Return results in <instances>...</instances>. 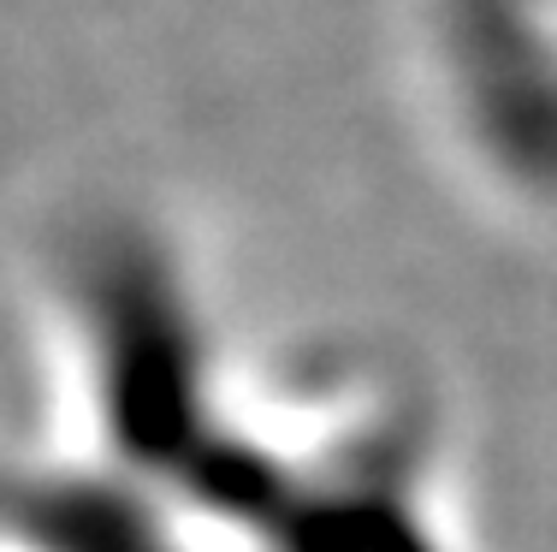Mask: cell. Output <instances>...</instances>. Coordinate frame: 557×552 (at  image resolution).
Instances as JSON below:
<instances>
[{
	"label": "cell",
	"instance_id": "obj_1",
	"mask_svg": "<svg viewBox=\"0 0 557 552\" xmlns=\"http://www.w3.org/2000/svg\"><path fill=\"white\" fill-rule=\"evenodd\" d=\"M510 7H522V12H534V19L557 24V0H510Z\"/></svg>",
	"mask_w": 557,
	"mask_h": 552
}]
</instances>
